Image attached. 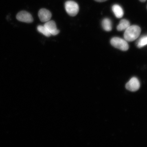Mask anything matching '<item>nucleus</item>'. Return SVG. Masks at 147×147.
<instances>
[{"label": "nucleus", "instance_id": "f257e3e1", "mask_svg": "<svg viewBox=\"0 0 147 147\" xmlns=\"http://www.w3.org/2000/svg\"><path fill=\"white\" fill-rule=\"evenodd\" d=\"M141 32L140 28L137 25L130 26L126 29L124 38L126 41L131 42L138 37Z\"/></svg>", "mask_w": 147, "mask_h": 147}, {"label": "nucleus", "instance_id": "f03ea898", "mask_svg": "<svg viewBox=\"0 0 147 147\" xmlns=\"http://www.w3.org/2000/svg\"><path fill=\"white\" fill-rule=\"evenodd\" d=\"M65 8L67 14L71 16H76L79 12V5L78 3L73 1H66L65 3Z\"/></svg>", "mask_w": 147, "mask_h": 147}, {"label": "nucleus", "instance_id": "7ed1b4c3", "mask_svg": "<svg viewBox=\"0 0 147 147\" xmlns=\"http://www.w3.org/2000/svg\"><path fill=\"white\" fill-rule=\"evenodd\" d=\"M111 45L116 48L123 51H126L129 49V45L126 40L118 37H114L110 41Z\"/></svg>", "mask_w": 147, "mask_h": 147}, {"label": "nucleus", "instance_id": "20e7f679", "mask_svg": "<svg viewBox=\"0 0 147 147\" xmlns=\"http://www.w3.org/2000/svg\"><path fill=\"white\" fill-rule=\"evenodd\" d=\"M16 19L18 21L26 23H31L33 21L32 15L25 11H21L16 16Z\"/></svg>", "mask_w": 147, "mask_h": 147}, {"label": "nucleus", "instance_id": "39448f33", "mask_svg": "<svg viewBox=\"0 0 147 147\" xmlns=\"http://www.w3.org/2000/svg\"><path fill=\"white\" fill-rule=\"evenodd\" d=\"M140 87V83L138 79L134 77L130 79L126 85V88L128 90L132 92L137 91Z\"/></svg>", "mask_w": 147, "mask_h": 147}, {"label": "nucleus", "instance_id": "423d86ee", "mask_svg": "<svg viewBox=\"0 0 147 147\" xmlns=\"http://www.w3.org/2000/svg\"><path fill=\"white\" fill-rule=\"evenodd\" d=\"M38 16L40 21L43 22H46L50 21L52 15L50 11L47 9L42 8L38 11Z\"/></svg>", "mask_w": 147, "mask_h": 147}, {"label": "nucleus", "instance_id": "0eeeda50", "mask_svg": "<svg viewBox=\"0 0 147 147\" xmlns=\"http://www.w3.org/2000/svg\"><path fill=\"white\" fill-rule=\"evenodd\" d=\"M44 26L52 35L56 36L60 32L59 30L57 28L56 24L54 21L50 20L46 22Z\"/></svg>", "mask_w": 147, "mask_h": 147}, {"label": "nucleus", "instance_id": "6e6552de", "mask_svg": "<svg viewBox=\"0 0 147 147\" xmlns=\"http://www.w3.org/2000/svg\"><path fill=\"white\" fill-rule=\"evenodd\" d=\"M112 10L117 18H121L123 16V11L121 7L118 5H114L112 7Z\"/></svg>", "mask_w": 147, "mask_h": 147}, {"label": "nucleus", "instance_id": "1a4fd4ad", "mask_svg": "<svg viewBox=\"0 0 147 147\" xmlns=\"http://www.w3.org/2000/svg\"><path fill=\"white\" fill-rule=\"evenodd\" d=\"M130 26L129 22L125 19L121 20L117 27V30L119 31L125 30Z\"/></svg>", "mask_w": 147, "mask_h": 147}, {"label": "nucleus", "instance_id": "9d476101", "mask_svg": "<svg viewBox=\"0 0 147 147\" xmlns=\"http://www.w3.org/2000/svg\"><path fill=\"white\" fill-rule=\"evenodd\" d=\"M102 26L105 30L109 32L112 29V23L110 19L106 18L103 20L102 22Z\"/></svg>", "mask_w": 147, "mask_h": 147}, {"label": "nucleus", "instance_id": "9b49d317", "mask_svg": "<svg viewBox=\"0 0 147 147\" xmlns=\"http://www.w3.org/2000/svg\"><path fill=\"white\" fill-rule=\"evenodd\" d=\"M37 30L38 32L43 34L46 36L49 37L51 35L50 33L44 26H38L37 27Z\"/></svg>", "mask_w": 147, "mask_h": 147}, {"label": "nucleus", "instance_id": "f8f14e48", "mask_svg": "<svg viewBox=\"0 0 147 147\" xmlns=\"http://www.w3.org/2000/svg\"><path fill=\"white\" fill-rule=\"evenodd\" d=\"M147 45V36H143L139 40L137 43V47L141 48Z\"/></svg>", "mask_w": 147, "mask_h": 147}, {"label": "nucleus", "instance_id": "ddd939ff", "mask_svg": "<svg viewBox=\"0 0 147 147\" xmlns=\"http://www.w3.org/2000/svg\"><path fill=\"white\" fill-rule=\"evenodd\" d=\"M95 1L98 2H102L107 1V0H94Z\"/></svg>", "mask_w": 147, "mask_h": 147}, {"label": "nucleus", "instance_id": "4468645a", "mask_svg": "<svg viewBox=\"0 0 147 147\" xmlns=\"http://www.w3.org/2000/svg\"><path fill=\"white\" fill-rule=\"evenodd\" d=\"M146 0H140V1L141 2H144L145 1H146Z\"/></svg>", "mask_w": 147, "mask_h": 147}]
</instances>
